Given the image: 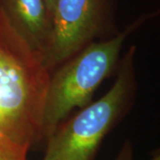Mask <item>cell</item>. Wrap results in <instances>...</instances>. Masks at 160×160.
Returning a JSON list of instances; mask_svg holds the SVG:
<instances>
[{
    "label": "cell",
    "mask_w": 160,
    "mask_h": 160,
    "mask_svg": "<svg viewBox=\"0 0 160 160\" xmlns=\"http://www.w3.org/2000/svg\"><path fill=\"white\" fill-rule=\"evenodd\" d=\"M50 75L0 12V134L29 149L41 142Z\"/></svg>",
    "instance_id": "1"
},
{
    "label": "cell",
    "mask_w": 160,
    "mask_h": 160,
    "mask_svg": "<svg viewBox=\"0 0 160 160\" xmlns=\"http://www.w3.org/2000/svg\"><path fill=\"white\" fill-rule=\"evenodd\" d=\"M155 15L143 14L114 36L94 41L54 69L50 75L41 128L46 142L76 108L82 109L104 79L119 64L120 52L127 37Z\"/></svg>",
    "instance_id": "2"
},
{
    "label": "cell",
    "mask_w": 160,
    "mask_h": 160,
    "mask_svg": "<svg viewBox=\"0 0 160 160\" xmlns=\"http://www.w3.org/2000/svg\"><path fill=\"white\" fill-rule=\"evenodd\" d=\"M136 46L119 62L117 79L108 92L67 118L46 141L43 160H93L104 137L128 112L135 97Z\"/></svg>",
    "instance_id": "3"
},
{
    "label": "cell",
    "mask_w": 160,
    "mask_h": 160,
    "mask_svg": "<svg viewBox=\"0 0 160 160\" xmlns=\"http://www.w3.org/2000/svg\"><path fill=\"white\" fill-rule=\"evenodd\" d=\"M113 22L114 0H56L44 56L49 72L96 38L105 37Z\"/></svg>",
    "instance_id": "4"
},
{
    "label": "cell",
    "mask_w": 160,
    "mask_h": 160,
    "mask_svg": "<svg viewBox=\"0 0 160 160\" xmlns=\"http://www.w3.org/2000/svg\"><path fill=\"white\" fill-rule=\"evenodd\" d=\"M0 12L14 31L44 59L52 32L45 0H0Z\"/></svg>",
    "instance_id": "5"
},
{
    "label": "cell",
    "mask_w": 160,
    "mask_h": 160,
    "mask_svg": "<svg viewBox=\"0 0 160 160\" xmlns=\"http://www.w3.org/2000/svg\"><path fill=\"white\" fill-rule=\"evenodd\" d=\"M29 149L0 134V160H27Z\"/></svg>",
    "instance_id": "6"
},
{
    "label": "cell",
    "mask_w": 160,
    "mask_h": 160,
    "mask_svg": "<svg viewBox=\"0 0 160 160\" xmlns=\"http://www.w3.org/2000/svg\"><path fill=\"white\" fill-rule=\"evenodd\" d=\"M114 160H134L133 149L130 141H126Z\"/></svg>",
    "instance_id": "7"
},
{
    "label": "cell",
    "mask_w": 160,
    "mask_h": 160,
    "mask_svg": "<svg viewBox=\"0 0 160 160\" xmlns=\"http://www.w3.org/2000/svg\"><path fill=\"white\" fill-rule=\"evenodd\" d=\"M46 2V8H47V12L49 13V16L50 18H52V13H53V9H54V6H55V3H56V0H45Z\"/></svg>",
    "instance_id": "8"
},
{
    "label": "cell",
    "mask_w": 160,
    "mask_h": 160,
    "mask_svg": "<svg viewBox=\"0 0 160 160\" xmlns=\"http://www.w3.org/2000/svg\"><path fill=\"white\" fill-rule=\"evenodd\" d=\"M150 160H160V153L158 149V150H156L154 153H153V155H152V157H151Z\"/></svg>",
    "instance_id": "9"
}]
</instances>
